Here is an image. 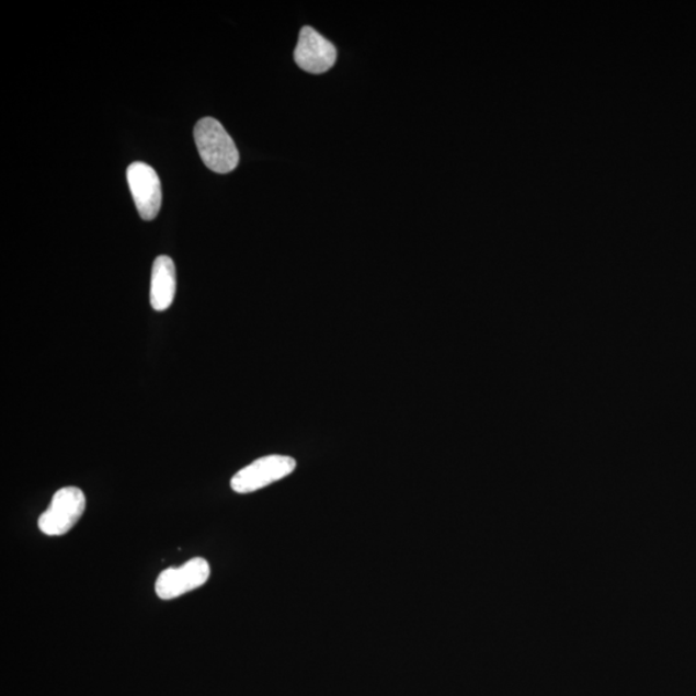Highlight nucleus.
Instances as JSON below:
<instances>
[{
  "label": "nucleus",
  "instance_id": "obj_5",
  "mask_svg": "<svg viewBox=\"0 0 696 696\" xmlns=\"http://www.w3.org/2000/svg\"><path fill=\"white\" fill-rule=\"evenodd\" d=\"M127 180L138 215L145 221L156 219L161 208V183L153 168L137 161L127 170Z\"/></svg>",
  "mask_w": 696,
  "mask_h": 696
},
{
  "label": "nucleus",
  "instance_id": "obj_2",
  "mask_svg": "<svg viewBox=\"0 0 696 696\" xmlns=\"http://www.w3.org/2000/svg\"><path fill=\"white\" fill-rule=\"evenodd\" d=\"M85 495L77 487L57 490L49 507L39 517L38 526L48 537H60L69 533L83 516Z\"/></svg>",
  "mask_w": 696,
  "mask_h": 696
},
{
  "label": "nucleus",
  "instance_id": "obj_7",
  "mask_svg": "<svg viewBox=\"0 0 696 696\" xmlns=\"http://www.w3.org/2000/svg\"><path fill=\"white\" fill-rule=\"evenodd\" d=\"M175 266L168 255H159L153 261L151 274L150 304L156 311L170 309L175 296Z\"/></svg>",
  "mask_w": 696,
  "mask_h": 696
},
{
  "label": "nucleus",
  "instance_id": "obj_1",
  "mask_svg": "<svg viewBox=\"0 0 696 696\" xmlns=\"http://www.w3.org/2000/svg\"><path fill=\"white\" fill-rule=\"evenodd\" d=\"M194 138L204 164L219 174L230 173L239 164L236 142L223 124L215 118H203L196 123Z\"/></svg>",
  "mask_w": 696,
  "mask_h": 696
},
{
  "label": "nucleus",
  "instance_id": "obj_3",
  "mask_svg": "<svg viewBox=\"0 0 696 696\" xmlns=\"http://www.w3.org/2000/svg\"><path fill=\"white\" fill-rule=\"evenodd\" d=\"M297 461L288 456L273 454L252 461L233 476L231 489L238 494H249L287 478L296 470Z\"/></svg>",
  "mask_w": 696,
  "mask_h": 696
},
{
  "label": "nucleus",
  "instance_id": "obj_6",
  "mask_svg": "<svg viewBox=\"0 0 696 696\" xmlns=\"http://www.w3.org/2000/svg\"><path fill=\"white\" fill-rule=\"evenodd\" d=\"M295 61L298 68L310 75H324L336 61V49L315 28L304 26L295 49Z\"/></svg>",
  "mask_w": 696,
  "mask_h": 696
},
{
  "label": "nucleus",
  "instance_id": "obj_4",
  "mask_svg": "<svg viewBox=\"0 0 696 696\" xmlns=\"http://www.w3.org/2000/svg\"><path fill=\"white\" fill-rule=\"evenodd\" d=\"M209 577L208 561L203 557H194L179 568L161 571L156 582V592L161 600H174L201 589Z\"/></svg>",
  "mask_w": 696,
  "mask_h": 696
}]
</instances>
